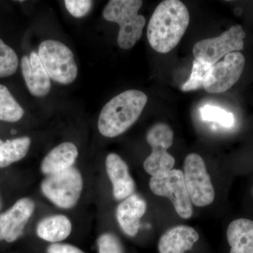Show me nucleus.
Segmentation results:
<instances>
[{
	"label": "nucleus",
	"mask_w": 253,
	"mask_h": 253,
	"mask_svg": "<svg viewBox=\"0 0 253 253\" xmlns=\"http://www.w3.org/2000/svg\"><path fill=\"white\" fill-rule=\"evenodd\" d=\"M189 21V11L181 1L166 0L160 3L148 25L150 45L161 54L169 52L179 44Z\"/></svg>",
	"instance_id": "1"
},
{
	"label": "nucleus",
	"mask_w": 253,
	"mask_h": 253,
	"mask_svg": "<svg viewBox=\"0 0 253 253\" xmlns=\"http://www.w3.org/2000/svg\"><path fill=\"white\" fill-rule=\"evenodd\" d=\"M147 101V96L136 89L123 91L115 96L100 113L99 132L109 138L121 135L137 121Z\"/></svg>",
	"instance_id": "2"
},
{
	"label": "nucleus",
	"mask_w": 253,
	"mask_h": 253,
	"mask_svg": "<svg viewBox=\"0 0 253 253\" xmlns=\"http://www.w3.org/2000/svg\"><path fill=\"white\" fill-rule=\"evenodd\" d=\"M141 0H111L103 11L106 21L120 26L118 44L123 49H129L142 36L146 18L138 14L142 6Z\"/></svg>",
	"instance_id": "3"
},
{
	"label": "nucleus",
	"mask_w": 253,
	"mask_h": 253,
	"mask_svg": "<svg viewBox=\"0 0 253 253\" xmlns=\"http://www.w3.org/2000/svg\"><path fill=\"white\" fill-rule=\"evenodd\" d=\"M38 56L48 76L61 84H69L78 76V67L72 51L61 42L45 41L38 49Z\"/></svg>",
	"instance_id": "4"
},
{
	"label": "nucleus",
	"mask_w": 253,
	"mask_h": 253,
	"mask_svg": "<svg viewBox=\"0 0 253 253\" xmlns=\"http://www.w3.org/2000/svg\"><path fill=\"white\" fill-rule=\"evenodd\" d=\"M83 189V176L75 168L50 174L41 184L43 194L55 206L63 209H70L77 204Z\"/></svg>",
	"instance_id": "5"
},
{
	"label": "nucleus",
	"mask_w": 253,
	"mask_h": 253,
	"mask_svg": "<svg viewBox=\"0 0 253 253\" xmlns=\"http://www.w3.org/2000/svg\"><path fill=\"white\" fill-rule=\"evenodd\" d=\"M174 132L166 123H156L146 134V141L151 146V154L144 163V170L151 176L172 170L175 159L168 152L172 145Z\"/></svg>",
	"instance_id": "6"
},
{
	"label": "nucleus",
	"mask_w": 253,
	"mask_h": 253,
	"mask_svg": "<svg viewBox=\"0 0 253 253\" xmlns=\"http://www.w3.org/2000/svg\"><path fill=\"white\" fill-rule=\"evenodd\" d=\"M149 186L156 196L168 198L172 201L179 217L187 219L193 215L192 203L186 189L182 171L172 169L151 176Z\"/></svg>",
	"instance_id": "7"
},
{
	"label": "nucleus",
	"mask_w": 253,
	"mask_h": 253,
	"mask_svg": "<svg viewBox=\"0 0 253 253\" xmlns=\"http://www.w3.org/2000/svg\"><path fill=\"white\" fill-rule=\"evenodd\" d=\"M183 174L191 203L198 207L212 204L215 193L206 163L201 156L191 154L186 156Z\"/></svg>",
	"instance_id": "8"
},
{
	"label": "nucleus",
	"mask_w": 253,
	"mask_h": 253,
	"mask_svg": "<svg viewBox=\"0 0 253 253\" xmlns=\"http://www.w3.org/2000/svg\"><path fill=\"white\" fill-rule=\"evenodd\" d=\"M245 38L246 33L241 26H231L217 38L196 42L193 48L195 59L213 66L226 54L244 49Z\"/></svg>",
	"instance_id": "9"
},
{
	"label": "nucleus",
	"mask_w": 253,
	"mask_h": 253,
	"mask_svg": "<svg viewBox=\"0 0 253 253\" xmlns=\"http://www.w3.org/2000/svg\"><path fill=\"white\" fill-rule=\"evenodd\" d=\"M245 63L244 56L239 51L226 54L223 61L211 66L205 81L204 89L211 94L227 91L241 78Z\"/></svg>",
	"instance_id": "10"
},
{
	"label": "nucleus",
	"mask_w": 253,
	"mask_h": 253,
	"mask_svg": "<svg viewBox=\"0 0 253 253\" xmlns=\"http://www.w3.org/2000/svg\"><path fill=\"white\" fill-rule=\"evenodd\" d=\"M35 211V203L29 198H23L12 207L0 214V241L13 243L22 236Z\"/></svg>",
	"instance_id": "11"
},
{
	"label": "nucleus",
	"mask_w": 253,
	"mask_h": 253,
	"mask_svg": "<svg viewBox=\"0 0 253 253\" xmlns=\"http://www.w3.org/2000/svg\"><path fill=\"white\" fill-rule=\"evenodd\" d=\"M106 168L116 201H123L134 194L135 182L129 174L127 165L121 156L113 153L108 155Z\"/></svg>",
	"instance_id": "12"
},
{
	"label": "nucleus",
	"mask_w": 253,
	"mask_h": 253,
	"mask_svg": "<svg viewBox=\"0 0 253 253\" xmlns=\"http://www.w3.org/2000/svg\"><path fill=\"white\" fill-rule=\"evenodd\" d=\"M21 70L28 90L33 96L42 97L51 89V82L39 56L35 51L21 59Z\"/></svg>",
	"instance_id": "13"
},
{
	"label": "nucleus",
	"mask_w": 253,
	"mask_h": 253,
	"mask_svg": "<svg viewBox=\"0 0 253 253\" xmlns=\"http://www.w3.org/2000/svg\"><path fill=\"white\" fill-rule=\"evenodd\" d=\"M147 209L146 201L139 195L133 194L123 200L116 210V218L121 229L126 235L137 234L141 217Z\"/></svg>",
	"instance_id": "14"
},
{
	"label": "nucleus",
	"mask_w": 253,
	"mask_h": 253,
	"mask_svg": "<svg viewBox=\"0 0 253 253\" xmlns=\"http://www.w3.org/2000/svg\"><path fill=\"white\" fill-rule=\"evenodd\" d=\"M199 239V233L191 226H174L161 236L158 250L160 253H184L192 249Z\"/></svg>",
	"instance_id": "15"
},
{
	"label": "nucleus",
	"mask_w": 253,
	"mask_h": 253,
	"mask_svg": "<svg viewBox=\"0 0 253 253\" xmlns=\"http://www.w3.org/2000/svg\"><path fill=\"white\" fill-rule=\"evenodd\" d=\"M78 156L76 145L64 142L58 145L46 155L41 164V171L46 175L56 174L73 168Z\"/></svg>",
	"instance_id": "16"
},
{
	"label": "nucleus",
	"mask_w": 253,
	"mask_h": 253,
	"mask_svg": "<svg viewBox=\"0 0 253 253\" xmlns=\"http://www.w3.org/2000/svg\"><path fill=\"white\" fill-rule=\"evenodd\" d=\"M226 236L229 253H253V221L241 218L231 221Z\"/></svg>",
	"instance_id": "17"
},
{
	"label": "nucleus",
	"mask_w": 253,
	"mask_h": 253,
	"mask_svg": "<svg viewBox=\"0 0 253 253\" xmlns=\"http://www.w3.org/2000/svg\"><path fill=\"white\" fill-rule=\"evenodd\" d=\"M71 231V221L63 214H55L44 218L37 226L38 236L41 239L53 244L67 239Z\"/></svg>",
	"instance_id": "18"
},
{
	"label": "nucleus",
	"mask_w": 253,
	"mask_h": 253,
	"mask_svg": "<svg viewBox=\"0 0 253 253\" xmlns=\"http://www.w3.org/2000/svg\"><path fill=\"white\" fill-rule=\"evenodd\" d=\"M31 140L28 136L7 140L0 145V168H6L27 155Z\"/></svg>",
	"instance_id": "19"
},
{
	"label": "nucleus",
	"mask_w": 253,
	"mask_h": 253,
	"mask_svg": "<svg viewBox=\"0 0 253 253\" xmlns=\"http://www.w3.org/2000/svg\"><path fill=\"white\" fill-rule=\"evenodd\" d=\"M24 110L11 95L6 86L0 84V121L14 123L21 120Z\"/></svg>",
	"instance_id": "20"
},
{
	"label": "nucleus",
	"mask_w": 253,
	"mask_h": 253,
	"mask_svg": "<svg viewBox=\"0 0 253 253\" xmlns=\"http://www.w3.org/2000/svg\"><path fill=\"white\" fill-rule=\"evenodd\" d=\"M211 65L206 64L197 59H194L192 71L189 79L181 86V90L189 91L204 87L205 81L211 68Z\"/></svg>",
	"instance_id": "21"
},
{
	"label": "nucleus",
	"mask_w": 253,
	"mask_h": 253,
	"mask_svg": "<svg viewBox=\"0 0 253 253\" xmlns=\"http://www.w3.org/2000/svg\"><path fill=\"white\" fill-rule=\"evenodd\" d=\"M18 66L17 54L12 48L0 39V78L12 76L16 73Z\"/></svg>",
	"instance_id": "22"
},
{
	"label": "nucleus",
	"mask_w": 253,
	"mask_h": 253,
	"mask_svg": "<svg viewBox=\"0 0 253 253\" xmlns=\"http://www.w3.org/2000/svg\"><path fill=\"white\" fill-rule=\"evenodd\" d=\"M201 116L205 121L218 123L225 127H231L234 123V117L232 113L211 105H206L201 108Z\"/></svg>",
	"instance_id": "23"
},
{
	"label": "nucleus",
	"mask_w": 253,
	"mask_h": 253,
	"mask_svg": "<svg viewBox=\"0 0 253 253\" xmlns=\"http://www.w3.org/2000/svg\"><path fill=\"white\" fill-rule=\"evenodd\" d=\"M99 253H123L122 245L117 236L106 233L97 240Z\"/></svg>",
	"instance_id": "24"
},
{
	"label": "nucleus",
	"mask_w": 253,
	"mask_h": 253,
	"mask_svg": "<svg viewBox=\"0 0 253 253\" xmlns=\"http://www.w3.org/2000/svg\"><path fill=\"white\" fill-rule=\"evenodd\" d=\"M65 6L68 12L76 18H81L89 12L93 1L89 0H66Z\"/></svg>",
	"instance_id": "25"
},
{
	"label": "nucleus",
	"mask_w": 253,
	"mask_h": 253,
	"mask_svg": "<svg viewBox=\"0 0 253 253\" xmlns=\"http://www.w3.org/2000/svg\"><path fill=\"white\" fill-rule=\"evenodd\" d=\"M47 253H85L73 245L67 244H52L46 250Z\"/></svg>",
	"instance_id": "26"
},
{
	"label": "nucleus",
	"mask_w": 253,
	"mask_h": 253,
	"mask_svg": "<svg viewBox=\"0 0 253 253\" xmlns=\"http://www.w3.org/2000/svg\"><path fill=\"white\" fill-rule=\"evenodd\" d=\"M1 206H2V201H1V195H0V210H1Z\"/></svg>",
	"instance_id": "27"
},
{
	"label": "nucleus",
	"mask_w": 253,
	"mask_h": 253,
	"mask_svg": "<svg viewBox=\"0 0 253 253\" xmlns=\"http://www.w3.org/2000/svg\"><path fill=\"white\" fill-rule=\"evenodd\" d=\"M3 143V141L1 140V139H0V145H1V144H2Z\"/></svg>",
	"instance_id": "28"
}]
</instances>
